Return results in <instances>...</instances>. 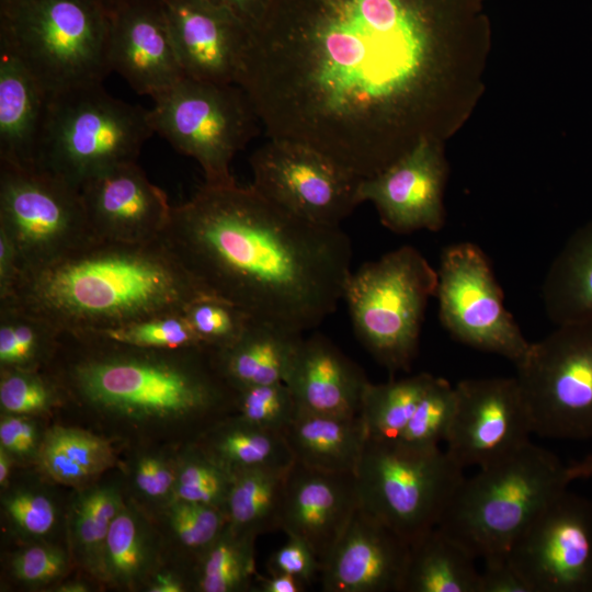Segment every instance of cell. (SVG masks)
Listing matches in <instances>:
<instances>
[{
	"label": "cell",
	"mask_w": 592,
	"mask_h": 592,
	"mask_svg": "<svg viewBox=\"0 0 592 592\" xmlns=\"http://www.w3.org/2000/svg\"><path fill=\"white\" fill-rule=\"evenodd\" d=\"M50 363L59 386L99 412L201 424L236 411L237 391L207 346L148 349L62 332Z\"/></svg>",
	"instance_id": "obj_4"
},
{
	"label": "cell",
	"mask_w": 592,
	"mask_h": 592,
	"mask_svg": "<svg viewBox=\"0 0 592 592\" xmlns=\"http://www.w3.org/2000/svg\"><path fill=\"white\" fill-rule=\"evenodd\" d=\"M568 477L570 481L592 477V454L572 465H569Z\"/></svg>",
	"instance_id": "obj_54"
},
{
	"label": "cell",
	"mask_w": 592,
	"mask_h": 592,
	"mask_svg": "<svg viewBox=\"0 0 592 592\" xmlns=\"http://www.w3.org/2000/svg\"><path fill=\"white\" fill-rule=\"evenodd\" d=\"M148 557L143 526L133 513L123 509L106 536L101 557L103 572L117 583H130L144 572Z\"/></svg>",
	"instance_id": "obj_35"
},
{
	"label": "cell",
	"mask_w": 592,
	"mask_h": 592,
	"mask_svg": "<svg viewBox=\"0 0 592 592\" xmlns=\"http://www.w3.org/2000/svg\"><path fill=\"white\" fill-rule=\"evenodd\" d=\"M93 332L113 341L138 348L183 349L205 346L183 312L149 317Z\"/></svg>",
	"instance_id": "obj_38"
},
{
	"label": "cell",
	"mask_w": 592,
	"mask_h": 592,
	"mask_svg": "<svg viewBox=\"0 0 592 592\" xmlns=\"http://www.w3.org/2000/svg\"><path fill=\"white\" fill-rule=\"evenodd\" d=\"M284 383L299 412L356 417L371 383L363 369L328 338H301Z\"/></svg>",
	"instance_id": "obj_23"
},
{
	"label": "cell",
	"mask_w": 592,
	"mask_h": 592,
	"mask_svg": "<svg viewBox=\"0 0 592 592\" xmlns=\"http://www.w3.org/2000/svg\"><path fill=\"white\" fill-rule=\"evenodd\" d=\"M294 460L330 473H355L367 433L361 415L297 412L284 432Z\"/></svg>",
	"instance_id": "obj_26"
},
{
	"label": "cell",
	"mask_w": 592,
	"mask_h": 592,
	"mask_svg": "<svg viewBox=\"0 0 592 592\" xmlns=\"http://www.w3.org/2000/svg\"><path fill=\"white\" fill-rule=\"evenodd\" d=\"M80 193L96 239L146 243L161 239L172 206L134 162L111 167L88 179Z\"/></svg>",
	"instance_id": "obj_19"
},
{
	"label": "cell",
	"mask_w": 592,
	"mask_h": 592,
	"mask_svg": "<svg viewBox=\"0 0 592 592\" xmlns=\"http://www.w3.org/2000/svg\"><path fill=\"white\" fill-rule=\"evenodd\" d=\"M410 545L363 505L321 563L325 592H402Z\"/></svg>",
	"instance_id": "obj_20"
},
{
	"label": "cell",
	"mask_w": 592,
	"mask_h": 592,
	"mask_svg": "<svg viewBox=\"0 0 592 592\" xmlns=\"http://www.w3.org/2000/svg\"><path fill=\"white\" fill-rule=\"evenodd\" d=\"M45 441L65 452L91 475L109 468L114 460L106 441L82 430L56 426L48 431Z\"/></svg>",
	"instance_id": "obj_43"
},
{
	"label": "cell",
	"mask_w": 592,
	"mask_h": 592,
	"mask_svg": "<svg viewBox=\"0 0 592 592\" xmlns=\"http://www.w3.org/2000/svg\"><path fill=\"white\" fill-rule=\"evenodd\" d=\"M203 294L207 293L161 239H95L49 264L20 272L0 301L16 305L62 333L182 314Z\"/></svg>",
	"instance_id": "obj_3"
},
{
	"label": "cell",
	"mask_w": 592,
	"mask_h": 592,
	"mask_svg": "<svg viewBox=\"0 0 592 592\" xmlns=\"http://www.w3.org/2000/svg\"><path fill=\"white\" fill-rule=\"evenodd\" d=\"M241 19L253 31L265 18L273 0H209Z\"/></svg>",
	"instance_id": "obj_51"
},
{
	"label": "cell",
	"mask_w": 592,
	"mask_h": 592,
	"mask_svg": "<svg viewBox=\"0 0 592 592\" xmlns=\"http://www.w3.org/2000/svg\"><path fill=\"white\" fill-rule=\"evenodd\" d=\"M480 572L479 592H532L531 588L510 561L508 554L485 558Z\"/></svg>",
	"instance_id": "obj_47"
},
{
	"label": "cell",
	"mask_w": 592,
	"mask_h": 592,
	"mask_svg": "<svg viewBox=\"0 0 592 592\" xmlns=\"http://www.w3.org/2000/svg\"><path fill=\"white\" fill-rule=\"evenodd\" d=\"M508 557L532 592H592V502L563 491L512 544Z\"/></svg>",
	"instance_id": "obj_15"
},
{
	"label": "cell",
	"mask_w": 592,
	"mask_h": 592,
	"mask_svg": "<svg viewBox=\"0 0 592 592\" xmlns=\"http://www.w3.org/2000/svg\"><path fill=\"white\" fill-rule=\"evenodd\" d=\"M48 100L22 62L0 49V162L35 168Z\"/></svg>",
	"instance_id": "obj_24"
},
{
	"label": "cell",
	"mask_w": 592,
	"mask_h": 592,
	"mask_svg": "<svg viewBox=\"0 0 592 592\" xmlns=\"http://www.w3.org/2000/svg\"><path fill=\"white\" fill-rule=\"evenodd\" d=\"M124 509L118 493L110 488L86 492L75 508V538L88 558L101 561L109 530Z\"/></svg>",
	"instance_id": "obj_39"
},
{
	"label": "cell",
	"mask_w": 592,
	"mask_h": 592,
	"mask_svg": "<svg viewBox=\"0 0 592 592\" xmlns=\"http://www.w3.org/2000/svg\"><path fill=\"white\" fill-rule=\"evenodd\" d=\"M533 433L592 437V321L559 325L515 364Z\"/></svg>",
	"instance_id": "obj_11"
},
{
	"label": "cell",
	"mask_w": 592,
	"mask_h": 592,
	"mask_svg": "<svg viewBox=\"0 0 592 592\" xmlns=\"http://www.w3.org/2000/svg\"><path fill=\"white\" fill-rule=\"evenodd\" d=\"M18 274L16 252L9 238L0 231V300L10 294Z\"/></svg>",
	"instance_id": "obj_52"
},
{
	"label": "cell",
	"mask_w": 592,
	"mask_h": 592,
	"mask_svg": "<svg viewBox=\"0 0 592 592\" xmlns=\"http://www.w3.org/2000/svg\"><path fill=\"white\" fill-rule=\"evenodd\" d=\"M255 536L234 532L227 524L200 561L197 589L234 592L252 588Z\"/></svg>",
	"instance_id": "obj_33"
},
{
	"label": "cell",
	"mask_w": 592,
	"mask_h": 592,
	"mask_svg": "<svg viewBox=\"0 0 592 592\" xmlns=\"http://www.w3.org/2000/svg\"><path fill=\"white\" fill-rule=\"evenodd\" d=\"M0 231L19 273L49 264L95 240L80 190L37 168L0 162Z\"/></svg>",
	"instance_id": "obj_12"
},
{
	"label": "cell",
	"mask_w": 592,
	"mask_h": 592,
	"mask_svg": "<svg viewBox=\"0 0 592 592\" xmlns=\"http://www.w3.org/2000/svg\"><path fill=\"white\" fill-rule=\"evenodd\" d=\"M105 1H106V0H105ZM112 1H113V2H112L111 5H113V4H115V3L119 2V1H123V0H112ZM106 2H107V1H106ZM107 4H109V3H107Z\"/></svg>",
	"instance_id": "obj_58"
},
{
	"label": "cell",
	"mask_w": 592,
	"mask_h": 592,
	"mask_svg": "<svg viewBox=\"0 0 592 592\" xmlns=\"http://www.w3.org/2000/svg\"><path fill=\"white\" fill-rule=\"evenodd\" d=\"M437 271L413 247L403 246L361 265L346 280V303L354 331L390 374L408 372L417 356Z\"/></svg>",
	"instance_id": "obj_8"
},
{
	"label": "cell",
	"mask_w": 592,
	"mask_h": 592,
	"mask_svg": "<svg viewBox=\"0 0 592 592\" xmlns=\"http://www.w3.org/2000/svg\"><path fill=\"white\" fill-rule=\"evenodd\" d=\"M433 378L432 374L420 373L383 384L369 383L360 413L367 437L397 442Z\"/></svg>",
	"instance_id": "obj_31"
},
{
	"label": "cell",
	"mask_w": 592,
	"mask_h": 592,
	"mask_svg": "<svg viewBox=\"0 0 592 592\" xmlns=\"http://www.w3.org/2000/svg\"><path fill=\"white\" fill-rule=\"evenodd\" d=\"M177 476L161 460L152 457L143 458L137 466V487L149 497L164 496L174 487Z\"/></svg>",
	"instance_id": "obj_49"
},
{
	"label": "cell",
	"mask_w": 592,
	"mask_h": 592,
	"mask_svg": "<svg viewBox=\"0 0 592 592\" xmlns=\"http://www.w3.org/2000/svg\"><path fill=\"white\" fill-rule=\"evenodd\" d=\"M110 31L105 0H1L0 49L49 94L103 82Z\"/></svg>",
	"instance_id": "obj_6"
},
{
	"label": "cell",
	"mask_w": 592,
	"mask_h": 592,
	"mask_svg": "<svg viewBox=\"0 0 592 592\" xmlns=\"http://www.w3.org/2000/svg\"><path fill=\"white\" fill-rule=\"evenodd\" d=\"M183 315L201 342L215 350L236 341L251 318L238 306L212 294L192 300Z\"/></svg>",
	"instance_id": "obj_37"
},
{
	"label": "cell",
	"mask_w": 592,
	"mask_h": 592,
	"mask_svg": "<svg viewBox=\"0 0 592 592\" xmlns=\"http://www.w3.org/2000/svg\"><path fill=\"white\" fill-rule=\"evenodd\" d=\"M251 186L266 198L314 224L340 227L361 204V178L317 149L269 138L250 157Z\"/></svg>",
	"instance_id": "obj_14"
},
{
	"label": "cell",
	"mask_w": 592,
	"mask_h": 592,
	"mask_svg": "<svg viewBox=\"0 0 592 592\" xmlns=\"http://www.w3.org/2000/svg\"><path fill=\"white\" fill-rule=\"evenodd\" d=\"M355 476L361 505L409 545L439 525L465 479L464 468L440 447L368 437Z\"/></svg>",
	"instance_id": "obj_9"
},
{
	"label": "cell",
	"mask_w": 592,
	"mask_h": 592,
	"mask_svg": "<svg viewBox=\"0 0 592 592\" xmlns=\"http://www.w3.org/2000/svg\"><path fill=\"white\" fill-rule=\"evenodd\" d=\"M153 134L148 110L109 94L102 83L49 94L35 168L72 186L136 161Z\"/></svg>",
	"instance_id": "obj_7"
},
{
	"label": "cell",
	"mask_w": 592,
	"mask_h": 592,
	"mask_svg": "<svg viewBox=\"0 0 592 592\" xmlns=\"http://www.w3.org/2000/svg\"><path fill=\"white\" fill-rule=\"evenodd\" d=\"M301 338V333L250 318L236 341L212 352L221 376L239 391L284 382Z\"/></svg>",
	"instance_id": "obj_25"
},
{
	"label": "cell",
	"mask_w": 592,
	"mask_h": 592,
	"mask_svg": "<svg viewBox=\"0 0 592 592\" xmlns=\"http://www.w3.org/2000/svg\"><path fill=\"white\" fill-rule=\"evenodd\" d=\"M455 389L445 451L464 469L496 463L530 442L532 420L515 377L464 379Z\"/></svg>",
	"instance_id": "obj_16"
},
{
	"label": "cell",
	"mask_w": 592,
	"mask_h": 592,
	"mask_svg": "<svg viewBox=\"0 0 592 592\" xmlns=\"http://www.w3.org/2000/svg\"><path fill=\"white\" fill-rule=\"evenodd\" d=\"M161 240L207 294L301 334L334 312L352 272L340 227L308 221L251 185L204 183L172 206Z\"/></svg>",
	"instance_id": "obj_2"
},
{
	"label": "cell",
	"mask_w": 592,
	"mask_h": 592,
	"mask_svg": "<svg viewBox=\"0 0 592 592\" xmlns=\"http://www.w3.org/2000/svg\"><path fill=\"white\" fill-rule=\"evenodd\" d=\"M321 565L303 539L287 535V540L267 560L269 573H286L310 585L320 576Z\"/></svg>",
	"instance_id": "obj_44"
},
{
	"label": "cell",
	"mask_w": 592,
	"mask_h": 592,
	"mask_svg": "<svg viewBox=\"0 0 592 592\" xmlns=\"http://www.w3.org/2000/svg\"><path fill=\"white\" fill-rule=\"evenodd\" d=\"M287 469L238 471L227 498V525L236 533L258 536L280 530Z\"/></svg>",
	"instance_id": "obj_30"
},
{
	"label": "cell",
	"mask_w": 592,
	"mask_h": 592,
	"mask_svg": "<svg viewBox=\"0 0 592 592\" xmlns=\"http://www.w3.org/2000/svg\"><path fill=\"white\" fill-rule=\"evenodd\" d=\"M86 590H87L86 587L80 583L67 584V585H64L62 589H60V591H67V592H82Z\"/></svg>",
	"instance_id": "obj_57"
},
{
	"label": "cell",
	"mask_w": 592,
	"mask_h": 592,
	"mask_svg": "<svg viewBox=\"0 0 592 592\" xmlns=\"http://www.w3.org/2000/svg\"><path fill=\"white\" fill-rule=\"evenodd\" d=\"M41 460L47 474L64 483L79 482L92 476L87 468L46 441L41 451Z\"/></svg>",
	"instance_id": "obj_48"
},
{
	"label": "cell",
	"mask_w": 592,
	"mask_h": 592,
	"mask_svg": "<svg viewBox=\"0 0 592 592\" xmlns=\"http://www.w3.org/2000/svg\"><path fill=\"white\" fill-rule=\"evenodd\" d=\"M446 177L442 141L424 138L384 171L362 179L360 201L373 203L382 224L396 234L439 231L445 224Z\"/></svg>",
	"instance_id": "obj_17"
},
{
	"label": "cell",
	"mask_w": 592,
	"mask_h": 592,
	"mask_svg": "<svg viewBox=\"0 0 592 592\" xmlns=\"http://www.w3.org/2000/svg\"><path fill=\"white\" fill-rule=\"evenodd\" d=\"M437 275L439 316L451 337L519 363L531 342L505 309L502 289L483 251L471 242L448 246L442 252Z\"/></svg>",
	"instance_id": "obj_13"
},
{
	"label": "cell",
	"mask_w": 592,
	"mask_h": 592,
	"mask_svg": "<svg viewBox=\"0 0 592 592\" xmlns=\"http://www.w3.org/2000/svg\"><path fill=\"white\" fill-rule=\"evenodd\" d=\"M66 569L64 554L46 546L30 547L12 561L14 576L30 584L49 582L61 576Z\"/></svg>",
	"instance_id": "obj_45"
},
{
	"label": "cell",
	"mask_w": 592,
	"mask_h": 592,
	"mask_svg": "<svg viewBox=\"0 0 592 592\" xmlns=\"http://www.w3.org/2000/svg\"><path fill=\"white\" fill-rule=\"evenodd\" d=\"M10 459L5 453V449L1 447L0 452V482L4 485L10 475Z\"/></svg>",
	"instance_id": "obj_56"
},
{
	"label": "cell",
	"mask_w": 592,
	"mask_h": 592,
	"mask_svg": "<svg viewBox=\"0 0 592 592\" xmlns=\"http://www.w3.org/2000/svg\"><path fill=\"white\" fill-rule=\"evenodd\" d=\"M170 521L178 540L186 549L196 551L201 559L227 524L223 510L180 500L172 505Z\"/></svg>",
	"instance_id": "obj_42"
},
{
	"label": "cell",
	"mask_w": 592,
	"mask_h": 592,
	"mask_svg": "<svg viewBox=\"0 0 592 592\" xmlns=\"http://www.w3.org/2000/svg\"><path fill=\"white\" fill-rule=\"evenodd\" d=\"M160 4L185 77L237 84L251 29L209 0H160Z\"/></svg>",
	"instance_id": "obj_18"
},
{
	"label": "cell",
	"mask_w": 592,
	"mask_h": 592,
	"mask_svg": "<svg viewBox=\"0 0 592 592\" xmlns=\"http://www.w3.org/2000/svg\"><path fill=\"white\" fill-rule=\"evenodd\" d=\"M60 332L14 304L0 301L1 368L41 369L50 363Z\"/></svg>",
	"instance_id": "obj_32"
},
{
	"label": "cell",
	"mask_w": 592,
	"mask_h": 592,
	"mask_svg": "<svg viewBox=\"0 0 592 592\" xmlns=\"http://www.w3.org/2000/svg\"><path fill=\"white\" fill-rule=\"evenodd\" d=\"M355 473H330L298 462L287 470L280 530L309 545L320 565L360 505Z\"/></svg>",
	"instance_id": "obj_22"
},
{
	"label": "cell",
	"mask_w": 592,
	"mask_h": 592,
	"mask_svg": "<svg viewBox=\"0 0 592 592\" xmlns=\"http://www.w3.org/2000/svg\"><path fill=\"white\" fill-rule=\"evenodd\" d=\"M234 475L203 448L193 452L174 483L177 500L214 506L225 512Z\"/></svg>",
	"instance_id": "obj_36"
},
{
	"label": "cell",
	"mask_w": 592,
	"mask_h": 592,
	"mask_svg": "<svg viewBox=\"0 0 592 592\" xmlns=\"http://www.w3.org/2000/svg\"><path fill=\"white\" fill-rule=\"evenodd\" d=\"M209 430L203 449L232 475L252 468L287 469L294 463L283 433L255 425L238 414Z\"/></svg>",
	"instance_id": "obj_29"
},
{
	"label": "cell",
	"mask_w": 592,
	"mask_h": 592,
	"mask_svg": "<svg viewBox=\"0 0 592 592\" xmlns=\"http://www.w3.org/2000/svg\"><path fill=\"white\" fill-rule=\"evenodd\" d=\"M236 411L248 422L283 434L298 412L293 395L284 382L237 391Z\"/></svg>",
	"instance_id": "obj_41"
},
{
	"label": "cell",
	"mask_w": 592,
	"mask_h": 592,
	"mask_svg": "<svg viewBox=\"0 0 592 592\" xmlns=\"http://www.w3.org/2000/svg\"><path fill=\"white\" fill-rule=\"evenodd\" d=\"M152 592H180L183 591V585L180 580L169 574L158 576L156 583L151 587Z\"/></svg>",
	"instance_id": "obj_55"
},
{
	"label": "cell",
	"mask_w": 592,
	"mask_h": 592,
	"mask_svg": "<svg viewBox=\"0 0 592 592\" xmlns=\"http://www.w3.org/2000/svg\"><path fill=\"white\" fill-rule=\"evenodd\" d=\"M61 387L48 374L33 369L4 368L0 379L1 408L12 414L48 411L58 400Z\"/></svg>",
	"instance_id": "obj_40"
},
{
	"label": "cell",
	"mask_w": 592,
	"mask_h": 592,
	"mask_svg": "<svg viewBox=\"0 0 592 592\" xmlns=\"http://www.w3.org/2000/svg\"><path fill=\"white\" fill-rule=\"evenodd\" d=\"M36 441L34 426L21 417L8 415L0 423L1 447L11 453L24 454L33 449Z\"/></svg>",
	"instance_id": "obj_50"
},
{
	"label": "cell",
	"mask_w": 592,
	"mask_h": 592,
	"mask_svg": "<svg viewBox=\"0 0 592 592\" xmlns=\"http://www.w3.org/2000/svg\"><path fill=\"white\" fill-rule=\"evenodd\" d=\"M455 408V386L434 376L397 442L418 449L440 447L447 437Z\"/></svg>",
	"instance_id": "obj_34"
},
{
	"label": "cell",
	"mask_w": 592,
	"mask_h": 592,
	"mask_svg": "<svg viewBox=\"0 0 592 592\" xmlns=\"http://www.w3.org/2000/svg\"><path fill=\"white\" fill-rule=\"evenodd\" d=\"M489 37L483 0H273L237 84L269 138L365 179L453 133Z\"/></svg>",
	"instance_id": "obj_1"
},
{
	"label": "cell",
	"mask_w": 592,
	"mask_h": 592,
	"mask_svg": "<svg viewBox=\"0 0 592 592\" xmlns=\"http://www.w3.org/2000/svg\"><path fill=\"white\" fill-rule=\"evenodd\" d=\"M542 298L556 326L592 321V220L578 228L553 260Z\"/></svg>",
	"instance_id": "obj_27"
},
{
	"label": "cell",
	"mask_w": 592,
	"mask_h": 592,
	"mask_svg": "<svg viewBox=\"0 0 592 592\" xmlns=\"http://www.w3.org/2000/svg\"><path fill=\"white\" fill-rule=\"evenodd\" d=\"M109 62L138 94L150 98L185 77L160 0L111 5Z\"/></svg>",
	"instance_id": "obj_21"
},
{
	"label": "cell",
	"mask_w": 592,
	"mask_h": 592,
	"mask_svg": "<svg viewBox=\"0 0 592 592\" xmlns=\"http://www.w3.org/2000/svg\"><path fill=\"white\" fill-rule=\"evenodd\" d=\"M475 559L436 526L410 544L402 592H479Z\"/></svg>",
	"instance_id": "obj_28"
},
{
	"label": "cell",
	"mask_w": 592,
	"mask_h": 592,
	"mask_svg": "<svg viewBox=\"0 0 592 592\" xmlns=\"http://www.w3.org/2000/svg\"><path fill=\"white\" fill-rule=\"evenodd\" d=\"M5 503L13 522L27 534H46L55 523L54 505L42 494L19 493Z\"/></svg>",
	"instance_id": "obj_46"
},
{
	"label": "cell",
	"mask_w": 592,
	"mask_h": 592,
	"mask_svg": "<svg viewBox=\"0 0 592 592\" xmlns=\"http://www.w3.org/2000/svg\"><path fill=\"white\" fill-rule=\"evenodd\" d=\"M570 482L568 466L530 441L465 477L437 527L475 558L505 555Z\"/></svg>",
	"instance_id": "obj_5"
},
{
	"label": "cell",
	"mask_w": 592,
	"mask_h": 592,
	"mask_svg": "<svg viewBox=\"0 0 592 592\" xmlns=\"http://www.w3.org/2000/svg\"><path fill=\"white\" fill-rule=\"evenodd\" d=\"M151 99L148 119L153 133L195 159L206 184H235L231 161L262 126L244 90L184 77Z\"/></svg>",
	"instance_id": "obj_10"
},
{
	"label": "cell",
	"mask_w": 592,
	"mask_h": 592,
	"mask_svg": "<svg viewBox=\"0 0 592 592\" xmlns=\"http://www.w3.org/2000/svg\"><path fill=\"white\" fill-rule=\"evenodd\" d=\"M307 584L286 573H269L255 580L258 592H303Z\"/></svg>",
	"instance_id": "obj_53"
}]
</instances>
